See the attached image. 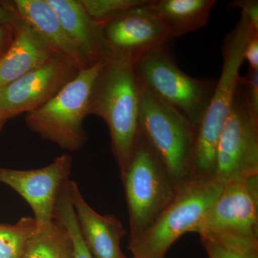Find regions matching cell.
Returning a JSON list of instances; mask_svg holds the SVG:
<instances>
[{"label": "cell", "mask_w": 258, "mask_h": 258, "mask_svg": "<svg viewBox=\"0 0 258 258\" xmlns=\"http://www.w3.org/2000/svg\"><path fill=\"white\" fill-rule=\"evenodd\" d=\"M103 59L80 70L76 77L50 101L26 113L27 126L44 140L57 144L63 150L76 152L82 149L88 142L83 122L89 115L91 94Z\"/></svg>", "instance_id": "obj_4"}, {"label": "cell", "mask_w": 258, "mask_h": 258, "mask_svg": "<svg viewBox=\"0 0 258 258\" xmlns=\"http://www.w3.org/2000/svg\"><path fill=\"white\" fill-rule=\"evenodd\" d=\"M223 187L215 179L189 180L178 186L174 198L154 223L129 242L132 258L165 257L179 237L193 232Z\"/></svg>", "instance_id": "obj_5"}, {"label": "cell", "mask_w": 258, "mask_h": 258, "mask_svg": "<svg viewBox=\"0 0 258 258\" xmlns=\"http://www.w3.org/2000/svg\"><path fill=\"white\" fill-rule=\"evenodd\" d=\"M54 220L66 227L69 232L74 246V258H95L83 240L74 208L66 192V186L56 203Z\"/></svg>", "instance_id": "obj_20"}, {"label": "cell", "mask_w": 258, "mask_h": 258, "mask_svg": "<svg viewBox=\"0 0 258 258\" xmlns=\"http://www.w3.org/2000/svg\"><path fill=\"white\" fill-rule=\"evenodd\" d=\"M228 8H240L254 30L258 31L257 0H235L229 3Z\"/></svg>", "instance_id": "obj_24"}, {"label": "cell", "mask_w": 258, "mask_h": 258, "mask_svg": "<svg viewBox=\"0 0 258 258\" xmlns=\"http://www.w3.org/2000/svg\"><path fill=\"white\" fill-rule=\"evenodd\" d=\"M120 177L128 208L131 242L160 216L174 198L178 186L140 132L128 167Z\"/></svg>", "instance_id": "obj_3"}, {"label": "cell", "mask_w": 258, "mask_h": 258, "mask_svg": "<svg viewBox=\"0 0 258 258\" xmlns=\"http://www.w3.org/2000/svg\"><path fill=\"white\" fill-rule=\"evenodd\" d=\"M72 165V157L66 154L40 169L20 170L0 166V182L28 203L39 228L53 221L56 203L70 179Z\"/></svg>", "instance_id": "obj_11"}, {"label": "cell", "mask_w": 258, "mask_h": 258, "mask_svg": "<svg viewBox=\"0 0 258 258\" xmlns=\"http://www.w3.org/2000/svg\"><path fill=\"white\" fill-rule=\"evenodd\" d=\"M56 52L28 24L13 27V40L0 60V89L50 60Z\"/></svg>", "instance_id": "obj_16"}, {"label": "cell", "mask_w": 258, "mask_h": 258, "mask_svg": "<svg viewBox=\"0 0 258 258\" xmlns=\"http://www.w3.org/2000/svg\"><path fill=\"white\" fill-rule=\"evenodd\" d=\"M244 60L248 62L249 69L258 70V31L252 29L246 43Z\"/></svg>", "instance_id": "obj_25"}, {"label": "cell", "mask_w": 258, "mask_h": 258, "mask_svg": "<svg viewBox=\"0 0 258 258\" xmlns=\"http://www.w3.org/2000/svg\"><path fill=\"white\" fill-rule=\"evenodd\" d=\"M140 88L139 132L179 186L191 179L196 126L141 84Z\"/></svg>", "instance_id": "obj_7"}, {"label": "cell", "mask_w": 258, "mask_h": 258, "mask_svg": "<svg viewBox=\"0 0 258 258\" xmlns=\"http://www.w3.org/2000/svg\"><path fill=\"white\" fill-rule=\"evenodd\" d=\"M66 192L77 219L85 243L95 258H129L122 252L120 242L126 230L114 215H102L85 200L79 186L69 180Z\"/></svg>", "instance_id": "obj_13"}, {"label": "cell", "mask_w": 258, "mask_h": 258, "mask_svg": "<svg viewBox=\"0 0 258 258\" xmlns=\"http://www.w3.org/2000/svg\"><path fill=\"white\" fill-rule=\"evenodd\" d=\"M248 19L242 13L235 28L227 34L222 47L223 64L215 91L196 126L195 155L190 180L214 179L217 144L230 115L240 81V70L249 33Z\"/></svg>", "instance_id": "obj_2"}, {"label": "cell", "mask_w": 258, "mask_h": 258, "mask_svg": "<svg viewBox=\"0 0 258 258\" xmlns=\"http://www.w3.org/2000/svg\"><path fill=\"white\" fill-rule=\"evenodd\" d=\"M37 231L34 217H22L15 225L0 224V258H22Z\"/></svg>", "instance_id": "obj_19"}, {"label": "cell", "mask_w": 258, "mask_h": 258, "mask_svg": "<svg viewBox=\"0 0 258 258\" xmlns=\"http://www.w3.org/2000/svg\"><path fill=\"white\" fill-rule=\"evenodd\" d=\"M254 175H258V120L249 111L245 79L240 76L217 144L214 179L225 185Z\"/></svg>", "instance_id": "obj_9"}, {"label": "cell", "mask_w": 258, "mask_h": 258, "mask_svg": "<svg viewBox=\"0 0 258 258\" xmlns=\"http://www.w3.org/2000/svg\"><path fill=\"white\" fill-rule=\"evenodd\" d=\"M70 40L90 66L104 58L106 40L103 24L93 20L81 0H47Z\"/></svg>", "instance_id": "obj_15"}, {"label": "cell", "mask_w": 258, "mask_h": 258, "mask_svg": "<svg viewBox=\"0 0 258 258\" xmlns=\"http://www.w3.org/2000/svg\"><path fill=\"white\" fill-rule=\"evenodd\" d=\"M22 258H74L69 232L55 220L37 227Z\"/></svg>", "instance_id": "obj_18"}, {"label": "cell", "mask_w": 258, "mask_h": 258, "mask_svg": "<svg viewBox=\"0 0 258 258\" xmlns=\"http://www.w3.org/2000/svg\"><path fill=\"white\" fill-rule=\"evenodd\" d=\"M134 66L142 86L198 125L211 100L216 81L194 79L185 74L166 45L144 52L134 60Z\"/></svg>", "instance_id": "obj_8"}, {"label": "cell", "mask_w": 258, "mask_h": 258, "mask_svg": "<svg viewBox=\"0 0 258 258\" xmlns=\"http://www.w3.org/2000/svg\"><path fill=\"white\" fill-rule=\"evenodd\" d=\"M193 232L242 251H258V175L232 180Z\"/></svg>", "instance_id": "obj_6"}, {"label": "cell", "mask_w": 258, "mask_h": 258, "mask_svg": "<svg viewBox=\"0 0 258 258\" xmlns=\"http://www.w3.org/2000/svg\"><path fill=\"white\" fill-rule=\"evenodd\" d=\"M18 20L19 18L13 12L0 4V25L13 28Z\"/></svg>", "instance_id": "obj_27"}, {"label": "cell", "mask_w": 258, "mask_h": 258, "mask_svg": "<svg viewBox=\"0 0 258 258\" xmlns=\"http://www.w3.org/2000/svg\"><path fill=\"white\" fill-rule=\"evenodd\" d=\"M6 122L7 120H5L3 117H2L1 115H0V132H1L2 129L4 127Z\"/></svg>", "instance_id": "obj_28"}, {"label": "cell", "mask_w": 258, "mask_h": 258, "mask_svg": "<svg viewBox=\"0 0 258 258\" xmlns=\"http://www.w3.org/2000/svg\"><path fill=\"white\" fill-rule=\"evenodd\" d=\"M13 40V28L0 25V60L5 55Z\"/></svg>", "instance_id": "obj_26"}, {"label": "cell", "mask_w": 258, "mask_h": 258, "mask_svg": "<svg viewBox=\"0 0 258 258\" xmlns=\"http://www.w3.org/2000/svg\"><path fill=\"white\" fill-rule=\"evenodd\" d=\"M208 258H258V251H242L225 244L200 238Z\"/></svg>", "instance_id": "obj_22"}, {"label": "cell", "mask_w": 258, "mask_h": 258, "mask_svg": "<svg viewBox=\"0 0 258 258\" xmlns=\"http://www.w3.org/2000/svg\"><path fill=\"white\" fill-rule=\"evenodd\" d=\"M147 2L148 0H81L89 16L103 25Z\"/></svg>", "instance_id": "obj_21"}, {"label": "cell", "mask_w": 258, "mask_h": 258, "mask_svg": "<svg viewBox=\"0 0 258 258\" xmlns=\"http://www.w3.org/2000/svg\"><path fill=\"white\" fill-rule=\"evenodd\" d=\"M215 0H150V6L170 40L196 31L208 24Z\"/></svg>", "instance_id": "obj_17"}, {"label": "cell", "mask_w": 258, "mask_h": 258, "mask_svg": "<svg viewBox=\"0 0 258 258\" xmlns=\"http://www.w3.org/2000/svg\"><path fill=\"white\" fill-rule=\"evenodd\" d=\"M20 20L39 34L52 47L56 53L67 59L78 69L89 67L72 41L70 40L47 0H14L2 1Z\"/></svg>", "instance_id": "obj_14"}, {"label": "cell", "mask_w": 258, "mask_h": 258, "mask_svg": "<svg viewBox=\"0 0 258 258\" xmlns=\"http://www.w3.org/2000/svg\"><path fill=\"white\" fill-rule=\"evenodd\" d=\"M79 71L55 53L45 63L0 89V115L8 120L38 109L60 92Z\"/></svg>", "instance_id": "obj_10"}, {"label": "cell", "mask_w": 258, "mask_h": 258, "mask_svg": "<svg viewBox=\"0 0 258 258\" xmlns=\"http://www.w3.org/2000/svg\"><path fill=\"white\" fill-rule=\"evenodd\" d=\"M140 97L134 59L107 51L91 94L89 115L100 117L108 125L120 176L128 167L139 135Z\"/></svg>", "instance_id": "obj_1"}, {"label": "cell", "mask_w": 258, "mask_h": 258, "mask_svg": "<svg viewBox=\"0 0 258 258\" xmlns=\"http://www.w3.org/2000/svg\"><path fill=\"white\" fill-rule=\"evenodd\" d=\"M103 32L106 52L125 54L134 60L144 52L166 45L171 40L151 8L150 0L104 24Z\"/></svg>", "instance_id": "obj_12"}, {"label": "cell", "mask_w": 258, "mask_h": 258, "mask_svg": "<svg viewBox=\"0 0 258 258\" xmlns=\"http://www.w3.org/2000/svg\"><path fill=\"white\" fill-rule=\"evenodd\" d=\"M244 79L249 111L252 116L258 120V70L249 69Z\"/></svg>", "instance_id": "obj_23"}, {"label": "cell", "mask_w": 258, "mask_h": 258, "mask_svg": "<svg viewBox=\"0 0 258 258\" xmlns=\"http://www.w3.org/2000/svg\"><path fill=\"white\" fill-rule=\"evenodd\" d=\"M164 258H167V257H164Z\"/></svg>", "instance_id": "obj_29"}]
</instances>
